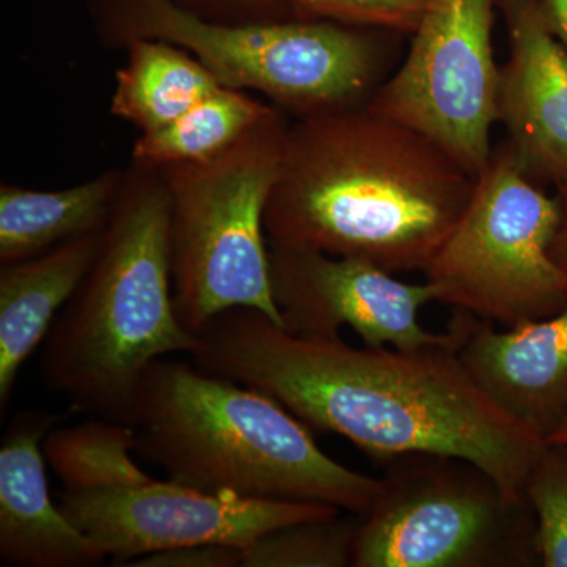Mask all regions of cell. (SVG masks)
Listing matches in <instances>:
<instances>
[{"label": "cell", "mask_w": 567, "mask_h": 567, "mask_svg": "<svg viewBox=\"0 0 567 567\" xmlns=\"http://www.w3.org/2000/svg\"><path fill=\"white\" fill-rule=\"evenodd\" d=\"M457 338L416 350L353 347L341 336L289 333L259 309L213 317L188 354L197 368L267 394L311 431L342 436L375 461L443 454L486 470L509 494L546 442L492 401L458 357Z\"/></svg>", "instance_id": "obj_1"}, {"label": "cell", "mask_w": 567, "mask_h": 567, "mask_svg": "<svg viewBox=\"0 0 567 567\" xmlns=\"http://www.w3.org/2000/svg\"><path fill=\"white\" fill-rule=\"evenodd\" d=\"M476 177L453 156L368 106L287 128L267 210L268 244L425 271L461 219Z\"/></svg>", "instance_id": "obj_2"}, {"label": "cell", "mask_w": 567, "mask_h": 567, "mask_svg": "<svg viewBox=\"0 0 567 567\" xmlns=\"http://www.w3.org/2000/svg\"><path fill=\"white\" fill-rule=\"evenodd\" d=\"M169 227L162 173L133 163L91 271L41 347V379L73 412L132 425L151 364L196 349L175 311Z\"/></svg>", "instance_id": "obj_3"}, {"label": "cell", "mask_w": 567, "mask_h": 567, "mask_svg": "<svg viewBox=\"0 0 567 567\" xmlns=\"http://www.w3.org/2000/svg\"><path fill=\"white\" fill-rule=\"evenodd\" d=\"M134 454L171 481L240 498L323 503L369 513L380 477L339 464L286 406L192 360L145 371L133 416Z\"/></svg>", "instance_id": "obj_4"}, {"label": "cell", "mask_w": 567, "mask_h": 567, "mask_svg": "<svg viewBox=\"0 0 567 567\" xmlns=\"http://www.w3.org/2000/svg\"><path fill=\"white\" fill-rule=\"evenodd\" d=\"M91 13L107 47L169 41L219 84L260 93L297 118L368 103L393 73L401 35L331 21H210L175 0H91Z\"/></svg>", "instance_id": "obj_5"}, {"label": "cell", "mask_w": 567, "mask_h": 567, "mask_svg": "<svg viewBox=\"0 0 567 567\" xmlns=\"http://www.w3.org/2000/svg\"><path fill=\"white\" fill-rule=\"evenodd\" d=\"M289 125L275 107L213 158L158 169L171 200L175 311L193 334L233 308L259 309L282 327L265 210Z\"/></svg>", "instance_id": "obj_6"}, {"label": "cell", "mask_w": 567, "mask_h": 567, "mask_svg": "<svg viewBox=\"0 0 567 567\" xmlns=\"http://www.w3.org/2000/svg\"><path fill=\"white\" fill-rule=\"evenodd\" d=\"M352 567H536L535 511L486 470L443 454L390 458Z\"/></svg>", "instance_id": "obj_7"}, {"label": "cell", "mask_w": 567, "mask_h": 567, "mask_svg": "<svg viewBox=\"0 0 567 567\" xmlns=\"http://www.w3.org/2000/svg\"><path fill=\"white\" fill-rule=\"evenodd\" d=\"M559 224L557 194L524 174L506 141L494 147L425 268L436 303L507 328L557 315L567 305V270L550 252Z\"/></svg>", "instance_id": "obj_8"}, {"label": "cell", "mask_w": 567, "mask_h": 567, "mask_svg": "<svg viewBox=\"0 0 567 567\" xmlns=\"http://www.w3.org/2000/svg\"><path fill=\"white\" fill-rule=\"evenodd\" d=\"M498 0H425L412 43L368 106L409 126L470 174L486 166L498 123Z\"/></svg>", "instance_id": "obj_9"}, {"label": "cell", "mask_w": 567, "mask_h": 567, "mask_svg": "<svg viewBox=\"0 0 567 567\" xmlns=\"http://www.w3.org/2000/svg\"><path fill=\"white\" fill-rule=\"evenodd\" d=\"M59 507L71 524L103 548L111 565L118 567L144 555L193 544L246 548L271 529L342 511L315 502L208 494L153 477L147 483L114 491H65Z\"/></svg>", "instance_id": "obj_10"}, {"label": "cell", "mask_w": 567, "mask_h": 567, "mask_svg": "<svg viewBox=\"0 0 567 567\" xmlns=\"http://www.w3.org/2000/svg\"><path fill=\"white\" fill-rule=\"evenodd\" d=\"M270 245V244H268ZM270 282L282 328L300 336H339L352 328L364 346L416 350L457 338L421 327L417 312L435 301L429 282L399 281L364 260L270 245Z\"/></svg>", "instance_id": "obj_11"}, {"label": "cell", "mask_w": 567, "mask_h": 567, "mask_svg": "<svg viewBox=\"0 0 567 567\" xmlns=\"http://www.w3.org/2000/svg\"><path fill=\"white\" fill-rule=\"evenodd\" d=\"M509 54L502 66L498 123L511 152L537 185L567 189V51L539 0H498Z\"/></svg>", "instance_id": "obj_12"}, {"label": "cell", "mask_w": 567, "mask_h": 567, "mask_svg": "<svg viewBox=\"0 0 567 567\" xmlns=\"http://www.w3.org/2000/svg\"><path fill=\"white\" fill-rule=\"evenodd\" d=\"M461 315L465 333L458 357L466 371L499 409L546 442L567 420V305L507 331Z\"/></svg>", "instance_id": "obj_13"}, {"label": "cell", "mask_w": 567, "mask_h": 567, "mask_svg": "<svg viewBox=\"0 0 567 567\" xmlns=\"http://www.w3.org/2000/svg\"><path fill=\"white\" fill-rule=\"evenodd\" d=\"M59 417L44 410L17 413L0 445V558L18 567H93L103 548L54 505L43 440Z\"/></svg>", "instance_id": "obj_14"}, {"label": "cell", "mask_w": 567, "mask_h": 567, "mask_svg": "<svg viewBox=\"0 0 567 567\" xmlns=\"http://www.w3.org/2000/svg\"><path fill=\"white\" fill-rule=\"evenodd\" d=\"M104 233V230H103ZM103 233L0 268V413L9 409L22 364L43 344L52 324L95 262Z\"/></svg>", "instance_id": "obj_15"}, {"label": "cell", "mask_w": 567, "mask_h": 567, "mask_svg": "<svg viewBox=\"0 0 567 567\" xmlns=\"http://www.w3.org/2000/svg\"><path fill=\"white\" fill-rule=\"evenodd\" d=\"M125 173L110 169L54 192L0 186V265L22 262L85 235L103 233Z\"/></svg>", "instance_id": "obj_16"}, {"label": "cell", "mask_w": 567, "mask_h": 567, "mask_svg": "<svg viewBox=\"0 0 567 567\" xmlns=\"http://www.w3.org/2000/svg\"><path fill=\"white\" fill-rule=\"evenodd\" d=\"M125 50L111 112L141 133L162 128L223 85L192 52L169 41L137 39Z\"/></svg>", "instance_id": "obj_17"}, {"label": "cell", "mask_w": 567, "mask_h": 567, "mask_svg": "<svg viewBox=\"0 0 567 567\" xmlns=\"http://www.w3.org/2000/svg\"><path fill=\"white\" fill-rule=\"evenodd\" d=\"M275 107L252 93L221 85L175 121L142 133L132 162L153 169L205 162L229 148Z\"/></svg>", "instance_id": "obj_18"}, {"label": "cell", "mask_w": 567, "mask_h": 567, "mask_svg": "<svg viewBox=\"0 0 567 567\" xmlns=\"http://www.w3.org/2000/svg\"><path fill=\"white\" fill-rule=\"evenodd\" d=\"M133 425L93 417L70 427H52L43 454L66 492L114 491L152 477L134 461Z\"/></svg>", "instance_id": "obj_19"}, {"label": "cell", "mask_w": 567, "mask_h": 567, "mask_svg": "<svg viewBox=\"0 0 567 567\" xmlns=\"http://www.w3.org/2000/svg\"><path fill=\"white\" fill-rule=\"evenodd\" d=\"M363 516L341 513L284 525L245 548L244 567L352 566Z\"/></svg>", "instance_id": "obj_20"}, {"label": "cell", "mask_w": 567, "mask_h": 567, "mask_svg": "<svg viewBox=\"0 0 567 567\" xmlns=\"http://www.w3.org/2000/svg\"><path fill=\"white\" fill-rule=\"evenodd\" d=\"M525 496L535 511L540 566L567 567V446L546 442L529 470Z\"/></svg>", "instance_id": "obj_21"}, {"label": "cell", "mask_w": 567, "mask_h": 567, "mask_svg": "<svg viewBox=\"0 0 567 567\" xmlns=\"http://www.w3.org/2000/svg\"><path fill=\"white\" fill-rule=\"evenodd\" d=\"M425 0H292L301 21H331L353 28L412 35Z\"/></svg>", "instance_id": "obj_22"}, {"label": "cell", "mask_w": 567, "mask_h": 567, "mask_svg": "<svg viewBox=\"0 0 567 567\" xmlns=\"http://www.w3.org/2000/svg\"><path fill=\"white\" fill-rule=\"evenodd\" d=\"M197 17L233 24L297 20L292 0H175Z\"/></svg>", "instance_id": "obj_23"}, {"label": "cell", "mask_w": 567, "mask_h": 567, "mask_svg": "<svg viewBox=\"0 0 567 567\" xmlns=\"http://www.w3.org/2000/svg\"><path fill=\"white\" fill-rule=\"evenodd\" d=\"M245 548L233 544H193L144 555L130 567H244Z\"/></svg>", "instance_id": "obj_24"}, {"label": "cell", "mask_w": 567, "mask_h": 567, "mask_svg": "<svg viewBox=\"0 0 567 567\" xmlns=\"http://www.w3.org/2000/svg\"><path fill=\"white\" fill-rule=\"evenodd\" d=\"M548 28L567 51V0H539Z\"/></svg>", "instance_id": "obj_25"}, {"label": "cell", "mask_w": 567, "mask_h": 567, "mask_svg": "<svg viewBox=\"0 0 567 567\" xmlns=\"http://www.w3.org/2000/svg\"><path fill=\"white\" fill-rule=\"evenodd\" d=\"M559 203H561V224L557 235H555L554 244H551V257L557 260L567 270V189L565 192H555Z\"/></svg>", "instance_id": "obj_26"}, {"label": "cell", "mask_w": 567, "mask_h": 567, "mask_svg": "<svg viewBox=\"0 0 567 567\" xmlns=\"http://www.w3.org/2000/svg\"><path fill=\"white\" fill-rule=\"evenodd\" d=\"M547 443L567 446V420L546 440Z\"/></svg>", "instance_id": "obj_27"}]
</instances>
